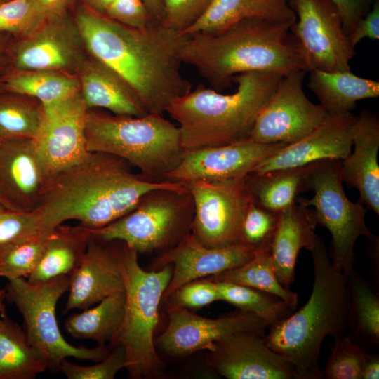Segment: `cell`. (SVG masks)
Returning a JSON list of instances; mask_svg holds the SVG:
<instances>
[{
    "instance_id": "1",
    "label": "cell",
    "mask_w": 379,
    "mask_h": 379,
    "mask_svg": "<svg viewBox=\"0 0 379 379\" xmlns=\"http://www.w3.org/2000/svg\"><path fill=\"white\" fill-rule=\"evenodd\" d=\"M77 24L96 60L133 89L148 113L164 114L175 99L192 90L181 72L188 34L163 21L133 28L93 11L79 13Z\"/></svg>"
},
{
    "instance_id": "2",
    "label": "cell",
    "mask_w": 379,
    "mask_h": 379,
    "mask_svg": "<svg viewBox=\"0 0 379 379\" xmlns=\"http://www.w3.org/2000/svg\"><path fill=\"white\" fill-rule=\"evenodd\" d=\"M131 166L117 156L90 152L49 180L34 211L48 229L73 220L98 229L131 211L149 191L186 187L182 181H155L135 174Z\"/></svg>"
},
{
    "instance_id": "3",
    "label": "cell",
    "mask_w": 379,
    "mask_h": 379,
    "mask_svg": "<svg viewBox=\"0 0 379 379\" xmlns=\"http://www.w3.org/2000/svg\"><path fill=\"white\" fill-rule=\"evenodd\" d=\"M295 22L249 18L218 34H190L182 51L183 63L194 67L210 88L219 92L230 87L233 78L244 72L286 75L306 72L290 32Z\"/></svg>"
},
{
    "instance_id": "4",
    "label": "cell",
    "mask_w": 379,
    "mask_h": 379,
    "mask_svg": "<svg viewBox=\"0 0 379 379\" xmlns=\"http://www.w3.org/2000/svg\"><path fill=\"white\" fill-rule=\"evenodd\" d=\"M312 254L314 281L307 302L295 312L270 326L266 345L297 369L302 379H321L319 357L323 340L335 338L350 327L347 276L331 262L322 238L317 237Z\"/></svg>"
},
{
    "instance_id": "5",
    "label": "cell",
    "mask_w": 379,
    "mask_h": 379,
    "mask_svg": "<svg viewBox=\"0 0 379 379\" xmlns=\"http://www.w3.org/2000/svg\"><path fill=\"white\" fill-rule=\"evenodd\" d=\"M283 76L273 72H244L233 78L237 84L233 93L223 94L199 84L175 99L166 112L178 124L185 151L248 138Z\"/></svg>"
},
{
    "instance_id": "6",
    "label": "cell",
    "mask_w": 379,
    "mask_h": 379,
    "mask_svg": "<svg viewBox=\"0 0 379 379\" xmlns=\"http://www.w3.org/2000/svg\"><path fill=\"white\" fill-rule=\"evenodd\" d=\"M123 276L125 311L122 323L110 342L125 351V366L131 378H155L163 375L165 364L154 338L159 307L170 282V265L145 270L138 252L121 241H113Z\"/></svg>"
},
{
    "instance_id": "7",
    "label": "cell",
    "mask_w": 379,
    "mask_h": 379,
    "mask_svg": "<svg viewBox=\"0 0 379 379\" xmlns=\"http://www.w3.org/2000/svg\"><path fill=\"white\" fill-rule=\"evenodd\" d=\"M85 135L88 152L120 157L155 181L166 180L185 152L178 125L163 114L112 116L88 112Z\"/></svg>"
},
{
    "instance_id": "8",
    "label": "cell",
    "mask_w": 379,
    "mask_h": 379,
    "mask_svg": "<svg viewBox=\"0 0 379 379\" xmlns=\"http://www.w3.org/2000/svg\"><path fill=\"white\" fill-rule=\"evenodd\" d=\"M192 197L187 187L149 191L124 216L98 229H90L102 241H121L138 253H162L190 232Z\"/></svg>"
},
{
    "instance_id": "9",
    "label": "cell",
    "mask_w": 379,
    "mask_h": 379,
    "mask_svg": "<svg viewBox=\"0 0 379 379\" xmlns=\"http://www.w3.org/2000/svg\"><path fill=\"white\" fill-rule=\"evenodd\" d=\"M340 161L317 162L307 185V191L313 192L312 197L299 196L296 202L313 206L317 225L325 227L331 234L328 252L332 263L348 275L354 270V247L358 238L366 237L372 242L378 236L366 225L364 204L359 200L352 202L347 197L340 174Z\"/></svg>"
},
{
    "instance_id": "10",
    "label": "cell",
    "mask_w": 379,
    "mask_h": 379,
    "mask_svg": "<svg viewBox=\"0 0 379 379\" xmlns=\"http://www.w3.org/2000/svg\"><path fill=\"white\" fill-rule=\"evenodd\" d=\"M70 277L62 275L32 284L19 278L8 281L6 298L13 303L23 319V330L29 343L39 352L48 368L58 369L69 357L98 362L109 352L106 345L95 347L74 346L62 335L55 316L58 301L68 291Z\"/></svg>"
},
{
    "instance_id": "11",
    "label": "cell",
    "mask_w": 379,
    "mask_h": 379,
    "mask_svg": "<svg viewBox=\"0 0 379 379\" xmlns=\"http://www.w3.org/2000/svg\"><path fill=\"white\" fill-rule=\"evenodd\" d=\"M296 15L290 31L295 39L306 72L350 71L355 46L345 32L331 0H288Z\"/></svg>"
},
{
    "instance_id": "12",
    "label": "cell",
    "mask_w": 379,
    "mask_h": 379,
    "mask_svg": "<svg viewBox=\"0 0 379 379\" xmlns=\"http://www.w3.org/2000/svg\"><path fill=\"white\" fill-rule=\"evenodd\" d=\"M246 177L226 182H185L194 202L190 232L204 246L240 244L242 221L251 201Z\"/></svg>"
},
{
    "instance_id": "13",
    "label": "cell",
    "mask_w": 379,
    "mask_h": 379,
    "mask_svg": "<svg viewBox=\"0 0 379 379\" xmlns=\"http://www.w3.org/2000/svg\"><path fill=\"white\" fill-rule=\"evenodd\" d=\"M305 72L283 76L259 113L248 138L266 144L295 142L312 132L328 115L319 104L306 96Z\"/></svg>"
},
{
    "instance_id": "14",
    "label": "cell",
    "mask_w": 379,
    "mask_h": 379,
    "mask_svg": "<svg viewBox=\"0 0 379 379\" xmlns=\"http://www.w3.org/2000/svg\"><path fill=\"white\" fill-rule=\"evenodd\" d=\"M168 323L155 340L165 355L183 357L201 350L211 351L215 343L230 335L250 332L265 336L270 324L255 314L239 310L211 319L187 310L164 303Z\"/></svg>"
},
{
    "instance_id": "15",
    "label": "cell",
    "mask_w": 379,
    "mask_h": 379,
    "mask_svg": "<svg viewBox=\"0 0 379 379\" xmlns=\"http://www.w3.org/2000/svg\"><path fill=\"white\" fill-rule=\"evenodd\" d=\"M88 109L78 93L43 106L41 124L33 140L49 180L90 152L85 135Z\"/></svg>"
},
{
    "instance_id": "16",
    "label": "cell",
    "mask_w": 379,
    "mask_h": 379,
    "mask_svg": "<svg viewBox=\"0 0 379 379\" xmlns=\"http://www.w3.org/2000/svg\"><path fill=\"white\" fill-rule=\"evenodd\" d=\"M286 145L260 143L248 138L225 145L187 150L179 164L166 179L185 182L241 179Z\"/></svg>"
},
{
    "instance_id": "17",
    "label": "cell",
    "mask_w": 379,
    "mask_h": 379,
    "mask_svg": "<svg viewBox=\"0 0 379 379\" xmlns=\"http://www.w3.org/2000/svg\"><path fill=\"white\" fill-rule=\"evenodd\" d=\"M206 362L227 379H302L293 364L266 345L264 336L250 332L216 342Z\"/></svg>"
},
{
    "instance_id": "18",
    "label": "cell",
    "mask_w": 379,
    "mask_h": 379,
    "mask_svg": "<svg viewBox=\"0 0 379 379\" xmlns=\"http://www.w3.org/2000/svg\"><path fill=\"white\" fill-rule=\"evenodd\" d=\"M258 248L241 243L220 248L208 247L190 232L175 246L160 253L152 262V270L168 265L173 268L161 303L186 283L217 275L244 264L255 255Z\"/></svg>"
},
{
    "instance_id": "19",
    "label": "cell",
    "mask_w": 379,
    "mask_h": 379,
    "mask_svg": "<svg viewBox=\"0 0 379 379\" xmlns=\"http://www.w3.org/2000/svg\"><path fill=\"white\" fill-rule=\"evenodd\" d=\"M48 182L33 139L1 142L0 204L4 209L20 213L34 211Z\"/></svg>"
},
{
    "instance_id": "20",
    "label": "cell",
    "mask_w": 379,
    "mask_h": 379,
    "mask_svg": "<svg viewBox=\"0 0 379 379\" xmlns=\"http://www.w3.org/2000/svg\"><path fill=\"white\" fill-rule=\"evenodd\" d=\"M356 117L351 112L328 114L302 139L287 144L260 162L252 173L305 166L324 160H343L351 152Z\"/></svg>"
},
{
    "instance_id": "21",
    "label": "cell",
    "mask_w": 379,
    "mask_h": 379,
    "mask_svg": "<svg viewBox=\"0 0 379 379\" xmlns=\"http://www.w3.org/2000/svg\"><path fill=\"white\" fill-rule=\"evenodd\" d=\"M69 277L65 313L74 309H86L124 291L114 244L97 239L93 234L81 262Z\"/></svg>"
},
{
    "instance_id": "22",
    "label": "cell",
    "mask_w": 379,
    "mask_h": 379,
    "mask_svg": "<svg viewBox=\"0 0 379 379\" xmlns=\"http://www.w3.org/2000/svg\"><path fill=\"white\" fill-rule=\"evenodd\" d=\"M354 151L340 161L343 182L357 189L367 209L379 215V118L377 113L362 111L352 129Z\"/></svg>"
},
{
    "instance_id": "23",
    "label": "cell",
    "mask_w": 379,
    "mask_h": 379,
    "mask_svg": "<svg viewBox=\"0 0 379 379\" xmlns=\"http://www.w3.org/2000/svg\"><path fill=\"white\" fill-rule=\"evenodd\" d=\"M317 225L313 209L297 202L279 214L270 251L276 276L288 289L295 279L300 251H310L314 244Z\"/></svg>"
},
{
    "instance_id": "24",
    "label": "cell",
    "mask_w": 379,
    "mask_h": 379,
    "mask_svg": "<svg viewBox=\"0 0 379 379\" xmlns=\"http://www.w3.org/2000/svg\"><path fill=\"white\" fill-rule=\"evenodd\" d=\"M249 18L296 20L288 0H213L204 14L184 33L215 34Z\"/></svg>"
},
{
    "instance_id": "25",
    "label": "cell",
    "mask_w": 379,
    "mask_h": 379,
    "mask_svg": "<svg viewBox=\"0 0 379 379\" xmlns=\"http://www.w3.org/2000/svg\"><path fill=\"white\" fill-rule=\"evenodd\" d=\"M81 86V96L88 108H105L121 116L141 117L148 114L133 89L98 60L83 74Z\"/></svg>"
},
{
    "instance_id": "26",
    "label": "cell",
    "mask_w": 379,
    "mask_h": 379,
    "mask_svg": "<svg viewBox=\"0 0 379 379\" xmlns=\"http://www.w3.org/2000/svg\"><path fill=\"white\" fill-rule=\"evenodd\" d=\"M316 164L248 174L245 185L251 200L267 210L280 213L295 204L300 193L307 191Z\"/></svg>"
},
{
    "instance_id": "27",
    "label": "cell",
    "mask_w": 379,
    "mask_h": 379,
    "mask_svg": "<svg viewBox=\"0 0 379 379\" xmlns=\"http://www.w3.org/2000/svg\"><path fill=\"white\" fill-rule=\"evenodd\" d=\"M91 237L90 229L79 224L57 226L27 280L35 284L62 275L70 276L81 262Z\"/></svg>"
},
{
    "instance_id": "28",
    "label": "cell",
    "mask_w": 379,
    "mask_h": 379,
    "mask_svg": "<svg viewBox=\"0 0 379 379\" xmlns=\"http://www.w3.org/2000/svg\"><path fill=\"white\" fill-rule=\"evenodd\" d=\"M309 88L328 114L351 112L357 102L379 95V82L354 74L351 71L310 72Z\"/></svg>"
},
{
    "instance_id": "29",
    "label": "cell",
    "mask_w": 379,
    "mask_h": 379,
    "mask_svg": "<svg viewBox=\"0 0 379 379\" xmlns=\"http://www.w3.org/2000/svg\"><path fill=\"white\" fill-rule=\"evenodd\" d=\"M48 366L18 324L0 317V379H33Z\"/></svg>"
},
{
    "instance_id": "30",
    "label": "cell",
    "mask_w": 379,
    "mask_h": 379,
    "mask_svg": "<svg viewBox=\"0 0 379 379\" xmlns=\"http://www.w3.org/2000/svg\"><path fill=\"white\" fill-rule=\"evenodd\" d=\"M124 311V291L108 296L93 307L69 316L65 321V328L74 338L92 340L98 345H106L118 331Z\"/></svg>"
},
{
    "instance_id": "31",
    "label": "cell",
    "mask_w": 379,
    "mask_h": 379,
    "mask_svg": "<svg viewBox=\"0 0 379 379\" xmlns=\"http://www.w3.org/2000/svg\"><path fill=\"white\" fill-rule=\"evenodd\" d=\"M71 44L59 33L44 32L31 40L11 46V66L18 71H51L68 66Z\"/></svg>"
},
{
    "instance_id": "32",
    "label": "cell",
    "mask_w": 379,
    "mask_h": 379,
    "mask_svg": "<svg viewBox=\"0 0 379 379\" xmlns=\"http://www.w3.org/2000/svg\"><path fill=\"white\" fill-rule=\"evenodd\" d=\"M271 241L259 246L255 255L244 264L208 278L272 293L295 309L298 302V294L284 287L276 276L270 251Z\"/></svg>"
},
{
    "instance_id": "33",
    "label": "cell",
    "mask_w": 379,
    "mask_h": 379,
    "mask_svg": "<svg viewBox=\"0 0 379 379\" xmlns=\"http://www.w3.org/2000/svg\"><path fill=\"white\" fill-rule=\"evenodd\" d=\"M347 276L352 335L361 344L379 347V291L360 274Z\"/></svg>"
},
{
    "instance_id": "34",
    "label": "cell",
    "mask_w": 379,
    "mask_h": 379,
    "mask_svg": "<svg viewBox=\"0 0 379 379\" xmlns=\"http://www.w3.org/2000/svg\"><path fill=\"white\" fill-rule=\"evenodd\" d=\"M1 83L4 89L34 98L43 106L77 94L79 86L74 78L51 71L13 69L4 77Z\"/></svg>"
},
{
    "instance_id": "35",
    "label": "cell",
    "mask_w": 379,
    "mask_h": 379,
    "mask_svg": "<svg viewBox=\"0 0 379 379\" xmlns=\"http://www.w3.org/2000/svg\"><path fill=\"white\" fill-rule=\"evenodd\" d=\"M42 114L43 106L39 102L0 88V140L34 139Z\"/></svg>"
},
{
    "instance_id": "36",
    "label": "cell",
    "mask_w": 379,
    "mask_h": 379,
    "mask_svg": "<svg viewBox=\"0 0 379 379\" xmlns=\"http://www.w3.org/2000/svg\"><path fill=\"white\" fill-rule=\"evenodd\" d=\"M215 282L220 300L225 301L239 310L253 313L270 325L286 318L295 310L272 293L240 284Z\"/></svg>"
},
{
    "instance_id": "37",
    "label": "cell",
    "mask_w": 379,
    "mask_h": 379,
    "mask_svg": "<svg viewBox=\"0 0 379 379\" xmlns=\"http://www.w3.org/2000/svg\"><path fill=\"white\" fill-rule=\"evenodd\" d=\"M53 230L46 229L1 252L0 277L8 281L27 279L39 262Z\"/></svg>"
},
{
    "instance_id": "38",
    "label": "cell",
    "mask_w": 379,
    "mask_h": 379,
    "mask_svg": "<svg viewBox=\"0 0 379 379\" xmlns=\"http://www.w3.org/2000/svg\"><path fill=\"white\" fill-rule=\"evenodd\" d=\"M330 355L322 370L326 379H361L366 356L364 345L352 334H343L334 338Z\"/></svg>"
},
{
    "instance_id": "39",
    "label": "cell",
    "mask_w": 379,
    "mask_h": 379,
    "mask_svg": "<svg viewBox=\"0 0 379 379\" xmlns=\"http://www.w3.org/2000/svg\"><path fill=\"white\" fill-rule=\"evenodd\" d=\"M47 16L36 0H8L0 3V32L27 34Z\"/></svg>"
},
{
    "instance_id": "40",
    "label": "cell",
    "mask_w": 379,
    "mask_h": 379,
    "mask_svg": "<svg viewBox=\"0 0 379 379\" xmlns=\"http://www.w3.org/2000/svg\"><path fill=\"white\" fill-rule=\"evenodd\" d=\"M46 227L35 211L20 213L0 211V253L44 231Z\"/></svg>"
},
{
    "instance_id": "41",
    "label": "cell",
    "mask_w": 379,
    "mask_h": 379,
    "mask_svg": "<svg viewBox=\"0 0 379 379\" xmlns=\"http://www.w3.org/2000/svg\"><path fill=\"white\" fill-rule=\"evenodd\" d=\"M279 214L251 200L242 221L240 243L258 248L270 241L277 225Z\"/></svg>"
},
{
    "instance_id": "42",
    "label": "cell",
    "mask_w": 379,
    "mask_h": 379,
    "mask_svg": "<svg viewBox=\"0 0 379 379\" xmlns=\"http://www.w3.org/2000/svg\"><path fill=\"white\" fill-rule=\"evenodd\" d=\"M114 349L97 364L82 366L64 359L58 370L68 379H113L117 373L125 366V351L120 346Z\"/></svg>"
},
{
    "instance_id": "43",
    "label": "cell",
    "mask_w": 379,
    "mask_h": 379,
    "mask_svg": "<svg viewBox=\"0 0 379 379\" xmlns=\"http://www.w3.org/2000/svg\"><path fill=\"white\" fill-rule=\"evenodd\" d=\"M220 300L217 284L210 278L196 279L179 287L163 302L187 310L200 309Z\"/></svg>"
},
{
    "instance_id": "44",
    "label": "cell",
    "mask_w": 379,
    "mask_h": 379,
    "mask_svg": "<svg viewBox=\"0 0 379 379\" xmlns=\"http://www.w3.org/2000/svg\"><path fill=\"white\" fill-rule=\"evenodd\" d=\"M163 22L180 31L185 32L206 11L213 0H161Z\"/></svg>"
},
{
    "instance_id": "45",
    "label": "cell",
    "mask_w": 379,
    "mask_h": 379,
    "mask_svg": "<svg viewBox=\"0 0 379 379\" xmlns=\"http://www.w3.org/2000/svg\"><path fill=\"white\" fill-rule=\"evenodd\" d=\"M103 15L124 25L142 29L154 20L143 0H112Z\"/></svg>"
},
{
    "instance_id": "46",
    "label": "cell",
    "mask_w": 379,
    "mask_h": 379,
    "mask_svg": "<svg viewBox=\"0 0 379 379\" xmlns=\"http://www.w3.org/2000/svg\"><path fill=\"white\" fill-rule=\"evenodd\" d=\"M337 8L343 27L349 36L357 22L371 10L375 0H331Z\"/></svg>"
},
{
    "instance_id": "47",
    "label": "cell",
    "mask_w": 379,
    "mask_h": 379,
    "mask_svg": "<svg viewBox=\"0 0 379 379\" xmlns=\"http://www.w3.org/2000/svg\"><path fill=\"white\" fill-rule=\"evenodd\" d=\"M349 37L354 46L364 38L379 39V0L374 1L371 10L357 22Z\"/></svg>"
},
{
    "instance_id": "48",
    "label": "cell",
    "mask_w": 379,
    "mask_h": 379,
    "mask_svg": "<svg viewBox=\"0 0 379 379\" xmlns=\"http://www.w3.org/2000/svg\"><path fill=\"white\" fill-rule=\"evenodd\" d=\"M367 253L370 260L372 278L373 279L374 288L379 291V239H375L370 242L368 246Z\"/></svg>"
},
{
    "instance_id": "49",
    "label": "cell",
    "mask_w": 379,
    "mask_h": 379,
    "mask_svg": "<svg viewBox=\"0 0 379 379\" xmlns=\"http://www.w3.org/2000/svg\"><path fill=\"white\" fill-rule=\"evenodd\" d=\"M379 354L378 353L366 354L363 366L361 379H378Z\"/></svg>"
},
{
    "instance_id": "50",
    "label": "cell",
    "mask_w": 379,
    "mask_h": 379,
    "mask_svg": "<svg viewBox=\"0 0 379 379\" xmlns=\"http://www.w3.org/2000/svg\"><path fill=\"white\" fill-rule=\"evenodd\" d=\"M47 15H59L66 8L69 0H36Z\"/></svg>"
},
{
    "instance_id": "51",
    "label": "cell",
    "mask_w": 379,
    "mask_h": 379,
    "mask_svg": "<svg viewBox=\"0 0 379 379\" xmlns=\"http://www.w3.org/2000/svg\"><path fill=\"white\" fill-rule=\"evenodd\" d=\"M9 34L0 32V72L11 65V46L6 36Z\"/></svg>"
},
{
    "instance_id": "52",
    "label": "cell",
    "mask_w": 379,
    "mask_h": 379,
    "mask_svg": "<svg viewBox=\"0 0 379 379\" xmlns=\"http://www.w3.org/2000/svg\"><path fill=\"white\" fill-rule=\"evenodd\" d=\"M144 3L154 20L162 21L164 11L161 0H143Z\"/></svg>"
},
{
    "instance_id": "53",
    "label": "cell",
    "mask_w": 379,
    "mask_h": 379,
    "mask_svg": "<svg viewBox=\"0 0 379 379\" xmlns=\"http://www.w3.org/2000/svg\"><path fill=\"white\" fill-rule=\"evenodd\" d=\"M112 0H85L88 7L94 12L103 14Z\"/></svg>"
},
{
    "instance_id": "54",
    "label": "cell",
    "mask_w": 379,
    "mask_h": 379,
    "mask_svg": "<svg viewBox=\"0 0 379 379\" xmlns=\"http://www.w3.org/2000/svg\"><path fill=\"white\" fill-rule=\"evenodd\" d=\"M6 299V290L0 289V317L6 316V306L4 304Z\"/></svg>"
},
{
    "instance_id": "55",
    "label": "cell",
    "mask_w": 379,
    "mask_h": 379,
    "mask_svg": "<svg viewBox=\"0 0 379 379\" xmlns=\"http://www.w3.org/2000/svg\"><path fill=\"white\" fill-rule=\"evenodd\" d=\"M3 210H6V209H4V208L1 206V205L0 204V211H3Z\"/></svg>"
},
{
    "instance_id": "56",
    "label": "cell",
    "mask_w": 379,
    "mask_h": 379,
    "mask_svg": "<svg viewBox=\"0 0 379 379\" xmlns=\"http://www.w3.org/2000/svg\"><path fill=\"white\" fill-rule=\"evenodd\" d=\"M2 87H3L2 83L1 82V83H0V88H2Z\"/></svg>"
},
{
    "instance_id": "57",
    "label": "cell",
    "mask_w": 379,
    "mask_h": 379,
    "mask_svg": "<svg viewBox=\"0 0 379 379\" xmlns=\"http://www.w3.org/2000/svg\"><path fill=\"white\" fill-rule=\"evenodd\" d=\"M4 0H0V3L2 2Z\"/></svg>"
},
{
    "instance_id": "58",
    "label": "cell",
    "mask_w": 379,
    "mask_h": 379,
    "mask_svg": "<svg viewBox=\"0 0 379 379\" xmlns=\"http://www.w3.org/2000/svg\"><path fill=\"white\" fill-rule=\"evenodd\" d=\"M1 141H2V140H0V143H1Z\"/></svg>"
}]
</instances>
